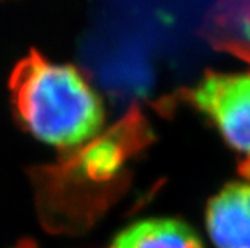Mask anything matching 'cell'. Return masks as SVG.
Instances as JSON below:
<instances>
[{"label": "cell", "mask_w": 250, "mask_h": 248, "mask_svg": "<svg viewBox=\"0 0 250 248\" xmlns=\"http://www.w3.org/2000/svg\"><path fill=\"white\" fill-rule=\"evenodd\" d=\"M127 154L129 144L122 139V133L112 132L84 148L80 168L93 181H105L117 173Z\"/></svg>", "instance_id": "cell-5"}, {"label": "cell", "mask_w": 250, "mask_h": 248, "mask_svg": "<svg viewBox=\"0 0 250 248\" xmlns=\"http://www.w3.org/2000/svg\"><path fill=\"white\" fill-rule=\"evenodd\" d=\"M9 90L21 124L50 145H80L104 124L102 100L83 74L71 64L51 63L36 50L17 63Z\"/></svg>", "instance_id": "cell-1"}, {"label": "cell", "mask_w": 250, "mask_h": 248, "mask_svg": "<svg viewBox=\"0 0 250 248\" xmlns=\"http://www.w3.org/2000/svg\"><path fill=\"white\" fill-rule=\"evenodd\" d=\"M190 100L244 155L240 171L250 178V72H208L190 92Z\"/></svg>", "instance_id": "cell-2"}, {"label": "cell", "mask_w": 250, "mask_h": 248, "mask_svg": "<svg viewBox=\"0 0 250 248\" xmlns=\"http://www.w3.org/2000/svg\"><path fill=\"white\" fill-rule=\"evenodd\" d=\"M112 248H204L196 232L174 218L143 220L120 232Z\"/></svg>", "instance_id": "cell-4"}, {"label": "cell", "mask_w": 250, "mask_h": 248, "mask_svg": "<svg viewBox=\"0 0 250 248\" xmlns=\"http://www.w3.org/2000/svg\"><path fill=\"white\" fill-rule=\"evenodd\" d=\"M17 248H35V244L33 242H20V245Z\"/></svg>", "instance_id": "cell-6"}, {"label": "cell", "mask_w": 250, "mask_h": 248, "mask_svg": "<svg viewBox=\"0 0 250 248\" xmlns=\"http://www.w3.org/2000/svg\"><path fill=\"white\" fill-rule=\"evenodd\" d=\"M206 221L217 248H250V183L222 189L210 200Z\"/></svg>", "instance_id": "cell-3"}]
</instances>
